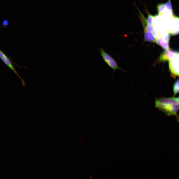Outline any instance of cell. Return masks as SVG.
Segmentation results:
<instances>
[{"label": "cell", "mask_w": 179, "mask_h": 179, "mask_svg": "<svg viewBox=\"0 0 179 179\" xmlns=\"http://www.w3.org/2000/svg\"><path fill=\"white\" fill-rule=\"evenodd\" d=\"M165 7V4L161 3L158 4L157 6V11L158 15L161 14Z\"/></svg>", "instance_id": "cell-10"}, {"label": "cell", "mask_w": 179, "mask_h": 179, "mask_svg": "<svg viewBox=\"0 0 179 179\" xmlns=\"http://www.w3.org/2000/svg\"><path fill=\"white\" fill-rule=\"evenodd\" d=\"M176 100L179 104V96L177 98H175Z\"/></svg>", "instance_id": "cell-14"}, {"label": "cell", "mask_w": 179, "mask_h": 179, "mask_svg": "<svg viewBox=\"0 0 179 179\" xmlns=\"http://www.w3.org/2000/svg\"><path fill=\"white\" fill-rule=\"evenodd\" d=\"M155 42L165 50L170 49L169 42L166 41L163 37L157 38Z\"/></svg>", "instance_id": "cell-6"}, {"label": "cell", "mask_w": 179, "mask_h": 179, "mask_svg": "<svg viewBox=\"0 0 179 179\" xmlns=\"http://www.w3.org/2000/svg\"><path fill=\"white\" fill-rule=\"evenodd\" d=\"M173 58L169 61L170 71L172 75L179 77V57L177 52Z\"/></svg>", "instance_id": "cell-3"}, {"label": "cell", "mask_w": 179, "mask_h": 179, "mask_svg": "<svg viewBox=\"0 0 179 179\" xmlns=\"http://www.w3.org/2000/svg\"><path fill=\"white\" fill-rule=\"evenodd\" d=\"M155 104L156 108L169 116L175 115L179 109V104L175 97L156 99Z\"/></svg>", "instance_id": "cell-1"}, {"label": "cell", "mask_w": 179, "mask_h": 179, "mask_svg": "<svg viewBox=\"0 0 179 179\" xmlns=\"http://www.w3.org/2000/svg\"><path fill=\"white\" fill-rule=\"evenodd\" d=\"M144 31L152 32L155 30L152 25L147 24L143 26Z\"/></svg>", "instance_id": "cell-9"}, {"label": "cell", "mask_w": 179, "mask_h": 179, "mask_svg": "<svg viewBox=\"0 0 179 179\" xmlns=\"http://www.w3.org/2000/svg\"><path fill=\"white\" fill-rule=\"evenodd\" d=\"M0 58L5 64L14 72L15 74L19 78L22 82L23 85L25 87V84L24 81L17 72L10 60L8 57L0 50Z\"/></svg>", "instance_id": "cell-4"}, {"label": "cell", "mask_w": 179, "mask_h": 179, "mask_svg": "<svg viewBox=\"0 0 179 179\" xmlns=\"http://www.w3.org/2000/svg\"><path fill=\"white\" fill-rule=\"evenodd\" d=\"M3 24L4 25H6L8 24V22L6 20L4 21L3 22Z\"/></svg>", "instance_id": "cell-13"}, {"label": "cell", "mask_w": 179, "mask_h": 179, "mask_svg": "<svg viewBox=\"0 0 179 179\" xmlns=\"http://www.w3.org/2000/svg\"><path fill=\"white\" fill-rule=\"evenodd\" d=\"M173 90L174 96L179 92V78L174 83Z\"/></svg>", "instance_id": "cell-8"}, {"label": "cell", "mask_w": 179, "mask_h": 179, "mask_svg": "<svg viewBox=\"0 0 179 179\" xmlns=\"http://www.w3.org/2000/svg\"><path fill=\"white\" fill-rule=\"evenodd\" d=\"M177 51L170 49L165 50L161 54L159 60L161 62L169 61L176 54Z\"/></svg>", "instance_id": "cell-5"}, {"label": "cell", "mask_w": 179, "mask_h": 179, "mask_svg": "<svg viewBox=\"0 0 179 179\" xmlns=\"http://www.w3.org/2000/svg\"><path fill=\"white\" fill-rule=\"evenodd\" d=\"M99 50L100 54L104 61L113 70L114 74L116 69H120L118 66L115 60L105 51L103 48H100Z\"/></svg>", "instance_id": "cell-2"}, {"label": "cell", "mask_w": 179, "mask_h": 179, "mask_svg": "<svg viewBox=\"0 0 179 179\" xmlns=\"http://www.w3.org/2000/svg\"><path fill=\"white\" fill-rule=\"evenodd\" d=\"M144 39L145 41L152 42H156L157 38L152 32L145 31Z\"/></svg>", "instance_id": "cell-7"}, {"label": "cell", "mask_w": 179, "mask_h": 179, "mask_svg": "<svg viewBox=\"0 0 179 179\" xmlns=\"http://www.w3.org/2000/svg\"><path fill=\"white\" fill-rule=\"evenodd\" d=\"M147 12L148 16L147 18L146 19L147 23L148 24L152 25L153 18L154 17H155L156 15L154 16H153L150 14L148 12Z\"/></svg>", "instance_id": "cell-12"}, {"label": "cell", "mask_w": 179, "mask_h": 179, "mask_svg": "<svg viewBox=\"0 0 179 179\" xmlns=\"http://www.w3.org/2000/svg\"><path fill=\"white\" fill-rule=\"evenodd\" d=\"M177 52V55L179 57V50Z\"/></svg>", "instance_id": "cell-15"}, {"label": "cell", "mask_w": 179, "mask_h": 179, "mask_svg": "<svg viewBox=\"0 0 179 179\" xmlns=\"http://www.w3.org/2000/svg\"><path fill=\"white\" fill-rule=\"evenodd\" d=\"M178 121L179 123V118L178 119Z\"/></svg>", "instance_id": "cell-16"}, {"label": "cell", "mask_w": 179, "mask_h": 179, "mask_svg": "<svg viewBox=\"0 0 179 179\" xmlns=\"http://www.w3.org/2000/svg\"><path fill=\"white\" fill-rule=\"evenodd\" d=\"M165 6L166 8L169 11L172 15H173V13L172 10V5L171 2V0H168L167 2L165 4Z\"/></svg>", "instance_id": "cell-11"}]
</instances>
